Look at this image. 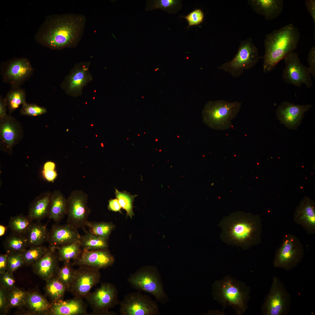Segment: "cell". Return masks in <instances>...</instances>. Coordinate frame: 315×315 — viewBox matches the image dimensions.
<instances>
[{
	"label": "cell",
	"mask_w": 315,
	"mask_h": 315,
	"mask_svg": "<svg viewBox=\"0 0 315 315\" xmlns=\"http://www.w3.org/2000/svg\"><path fill=\"white\" fill-rule=\"evenodd\" d=\"M66 199L61 192L55 190L51 197L48 216L57 223L66 215Z\"/></svg>",
	"instance_id": "cell-26"
},
{
	"label": "cell",
	"mask_w": 315,
	"mask_h": 315,
	"mask_svg": "<svg viewBox=\"0 0 315 315\" xmlns=\"http://www.w3.org/2000/svg\"><path fill=\"white\" fill-rule=\"evenodd\" d=\"M86 226L88 228L89 232L107 240L114 227L111 223L89 221Z\"/></svg>",
	"instance_id": "cell-35"
},
{
	"label": "cell",
	"mask_w": 315,
	"mask_h": 315,
	"mask_svg": "<svg viewBox=\"0 0 315 315\" xmlns=\"http://www.w3.org/2000/svg\"><path fill=\"white\" fill-rule=\"evenodd\" d=\"M81 237L80 242L82 248L89 250L106 249L107 239L97 236L86 230Z\"/></svg>",
	"instance_id": "cell-31"
},
{
	"label": "cell",
	"mask_w": 315,
	"mask_h": 315,
	"mask_svg": "<svg viewBox=\"0 0 315 315\" xmlns=\"http://www.w3.org/2000/svg\"><path fill=\"white\" fill-rule=\"evenodd\" d=\"M33 221L28 215L20 214L10 218L8 226L11 232L24 235Z\"/></svg>",
	"instance_id": "cell-33"
},
{
	"label": "cell",
	"mask_w": 315,
	"mask_h": 315,
	"mask_svg": "<svg viewBox=\"0 0 315 315\" xmlns=\"http://www.w3.org/2000/svg\"><path fill=\"white\" fill-rule=\"evenodd\" d=\"M181 1L177 0H149L147 1L146 11L160 9L169 13H174L181 8Z\"/></svg>",
	"instance_id": "cell-32"
},
{
	"label": "cell",
	"mask_w": 315,
	"mask_h": 315,
	"mask_svg": "<svg viewBox=\"0 0 315 315\" xmlns=\"http://www.w3.org/2000/svg\"><path fill=\"white\" fill-rule=\"evenodd\" d=\"M34 69L27 58L13 59L1 64L0 73L3 82L11 87H20L32 76Z\"/></svg>",
	"instance_id": "cell-12"
},
{
	"label": "cell",
	"mask_w": 315,
	"mask_h": 315,
	"mask_svg": "<svg viewBox=\"0 0 315 315\" xmlns=\"http://www.w3.org/2000/svg\"><path fill=\"white\" fill-rule=\"evenodd\" d=\"M119 304L121 315H156L159 314L157 303L148 296L139 292L127 294Z\"/></svg>",
	"instance_id": "cell-13"
},
{
	"label": "cell",
	"mask_w": 315,
	"mask_h": 315,
	"mask_svg": "<svg viewBox=\"0 0 315 315\" xmlns=\"http://www.w3.org/2000/svg\"><path fill=\"white\" fill-rule=\"evenodd\" d=\"M204 14L202 11L198 9H195L185 17L188 22V27L197 25L202 22L204 19Z\"/></svg>",
	"instance_id": "cell-43"
},
{
	"label": "cell",
	"mask_w": 315,
	"mask_h": 315,
	"mask_svg": "<svg viewBox=\"0 0 315 315\" xmlns=\"http://www.w3.org/2000/svg\"><path fill=\"white\" fill-rule=\"evenodd\" d=\"M285 66L282 76L286 83L300 87L305 84L307 88L312 87L313 82L308 67L300 61L298 53L293 52L284 58Z\"/></svg>",
	"instance_id": "cell-15"
},
{
	"label": "cell",
	"mask_w": 315,
	"mask_h": 315,
	"mask_svg": "<svg viewBox=\"0 0 315 315\" xmlns=\"http://www.w3.org/2000/svg\"><path fill=\"white\" fill-rule=\"evenodd\" d=\"M304 252L303 245L298 237L291 234H286L276 251L273 265L275 268L291 270L301 262Z\"/></svg>",
	"instance_id": "cell-7"
},
{
	"label": "cell",
	"mask_w": 315,
	"mask_h": 315,
	"mask_svg": "<svg viewBox=\"0 0 315 315\" xmlns=\"http://www.w3.org/2000/svg\"><path fill=\"white\" fill-rule=\"evenodd\" d=\"M74 265L70 261L64 262L58 271L57 277L66 286L67 290L74 276L76 270Z\"/></svg>",
	"instance_id": "cell-38"
},
{
	"label": "cell",
	"mask_w": 315,
	"mask_h": 315,
	"mask_svg": "<svg viewBox=\"0 0 315 315\" xmlns=\"http://www.w3.org/2000/svg\"><path fill=\"white\" fill-rule=\"evenodd\" d=\"M86 18L82 14L68 13L47 17L35 36L36 41L52 49L73 48L83 34Z\"/></svg>",
	"instance_id": "cell-1"
},
{
	"label": "cell",
	"mask_w": 315,
	"mask_h": 315,
	"mask_svg": "<svg viewBox=\"0 0 315 315\" xmlns=\"http://www.w3.org/2000/svg\"><path fill=\"white\" fill-rule=\"evenodd\" d=\"M27 301L29 307L35 312H41L46 311L50 307L45 298L36 293L29 295L27 297Z\"/></svg>",
	"instance_id": "cell-37"
},
{
	"label": "cell",
	"mask_w": 315,
	"mask_h": 315,
	"mask_svg": "<svg viewBox=\"0 0 315 315\" xmlns=\"http://www.w3.org/2000/svg\"><path fill=\"white\" fill-rule=\"evenodd\" d=\"M22 135L20 124L10 115L0 120L1 149L4 152L11 155L13 147L20 140Z\"/></svg>",
	"instance_id": "cell-18"
},
{
	"label": "cell",
	"mask_w": 315,
	"mask_h": 315,
	"mask_svg": "<svg viewBox=\"0 0 315 315\" xmlns=\"http://www.w3.org/2000/svg\"><path fill=\"white\" fill-rule=\"evenodd\" d=\"M47 224H42L40 221L33 222L24 235L28 246L42 245L47 241L49 232L47 228Z\"/></svg>",
	"instance_id": "cell-27"
},
{
	"label": "cell",
	"mask_w": 315,
	"mask_h": 315,
	"mask_svg": "<svg viewBox=\"0 0 315 315\" xmlns=\"http://www.w3.org/2000/svg\"><path fill=\"white\" fill-rule=\"evenodd\" d=\"M1 279V282L3 286L7 288L13 287L15 281L11 272H6L3 274Z\"/></svg>",
	"instance_id": "cell-46"
},
{
	"label": "cell",
	"mask_w": 315,
	"mask_h": 315,
	"mask_svg": "<svg viewBox=\"0 0 315 315\" xmlns=\"http://www.w3.org/2000/svg\"><path fill=\"white\" fill-rule=\"evenodd\" d=\"M10 115L26 103L25 91L20 87H11L4 98Z\"/></svg>",
	"instance_id": "cell-29"
},
{
	"label": "cell",
	"mask_w": 315,
	"mask_h": 315,
	"mask_svg": "<svg viewBox=\"0 0 315 315\" xmlns=\"http://www.w3.org/2000/svg\"><path fill=\"white\" fill-rule=\"evenodd\" d=\"M87 305L83 299L77 297L63 300L61 299L52 303L50 308L54 315H79L87 314Z\"/></svg>",
	"instance_id": "cell-22"
},
{
	"label": "cell",
	"mask_w": 315,
	"mask_h": 315,
	"mask_svg": "<svg viewBox=\"0 0 315 315\" xmlns=\"http://www.w3.org/2000/svg\"><path fill=\"white\" fill-rule=\"evenodd\" d=\"M88 196L80 190L72 191L66 199V215L67 223L85 231L88 222V217L91 210L87 204Z\"/></svg>",
	"instance_id": "cell-11"
},
{
	"label": "cell",
	"mask_w": 315,
	"mask_h": 315,
	"mask_svg": "<svg viewBox=\"0 0 315 315\" xmlns=\"http://www.w3.org/2000/svg\"><path fill=\"white\" fill-rule=\"evenodd\" d=\"M55 248L58 251L59 259L64 262L77 259L80 256L83 250L80 240Z\"/></svg>",
	"instance_id": "cell-28"
},
{
	"label": "cell",
	"mask_w": 315,
	"mask_h": 315,
	"mask_svg": "<svg viewBox=\"0 0 315 315\" xmlns=\"http://www.w3.org/2000/svg\"><path fill=\"white\" fill-rule=\"evenodd\" d=\"M90 65V62H82L74 65L61 84L67 94L73 97L81 95L83 88L92 79Z\"/></svg>",
	"instance_id": "cell-14"
},
{
	"label": "cell",
	"mask_w": 315,
	"mask_h": 315,
	"mask_svg": "<svg viewBox=\"0 0 315 315\" xmlns=\"http://www.w3.org/2000/svg\"><path fill=\"white\" fill-rule=\"evenodd\" d=\"M55 163L51 161L46 162L44 164L42 171L43 178L49 182H53L57 176L55 170Z\"/></svg>",
	"instance_id": "cell-42"
},
{
	"label": "cell",
	"mask_w": 315,
	"mask_h": 315,
	"mask_svg": "<svg viewBox=\"0 0 315 315\" xmlns=\"http://www.w3.org/2000/svg\"><path fill=\"white\" fill-rule=\"evenodd\" d=\"M81 237L77 229L68 224H55L48 232L47 241L50 245L56 247L80 240Z\"/></svg>",
	"instance_id": "cell-21"
},
{
	"label": "cell",
	"mask_w": 315,
	"mask_h": 315,
	"mask_svg": "<svg viewBox=\"0 0 315 315\" xmlns=\"http://www.w3.org/2000/svg\"><path fill=\"white\" fill-rule=\"evenodd\" d=\"M212 287L213 298L222 305L223 310L226 306H231L236 315H241L248 309L251 290L244 282L228 275L215 281Z\"/></svg>",
	"instance_id": "cell-4"
},
{
	"label": "cell",
	"mask_w": 315,
	"mask_h": 315,
	"mask_svg": "<svg viewBox=\"0 0 315 315\" xmlns=\"http://www.w3.org/2000/svg\"><path fill=\"white\" fill-rule=\"evenodd\" d=\"M121 208L118 200L117 198L111 199L108 201V208L109 210L115 212H119L122 213Z\"/></svg>",
	"instance_id": "cell-47"
},
{
	"label": "cell",
	"mask_w": 315,
	"mask_h": 315,
	"mask_svg": "<svg viewBox=\"0 0 315 315\" xmlns=\"http://www.w3.org/2000/svg\"><path fill=\"white\" fill-rule=\"evenodd\" d=\"M7 227L2 225H0V236L2 237L5 234Z\"/></svg>",
	"instance_id": "cell-52"
},
{
	"label": "cell",
	"mask_w": 315,
	"mask_h": 315,
	"mask_svg": "<svg viewBox=\"0 0 315 315\" xmlns=\"http://www.w3.org/2000/svg\"><path fill=\"white\" fill-rule=\"evenodd\" d=\"M294 220L301 225L308 234L315 233V203L308 197L300 202L295 212Z\"/></svg>",
	"instance_id": "cell-20"
},
{
	"label": "cell",
	"mask_w": 315,
	"mask_h": 315,
	"mask_svg": "<svg viewBox=\"0 0 315 315\" xmlns=\"http://www.w3.org/2000/svg\"><path fill=\"white\" fill-rule=\"evenodd\" d=\"M101 274L99 270L83 267H79L75 271L73 279L68 290L74 297L85 298L91 289L100 282Z\"/></svg>",
	"instance_id": "cell-16"
},
{
	"label": "cell",
	"mask_w": 315,
	"mask_h": 315,
	"mask_svg": "<svg viewBox=\"0 0 315 315\" xmlns=\"http://www.w3.org/2000/svg\"><path fill=\"white\" fill-rule=\"evenodd\" d=\"M8 256L7 253L0 254V272L2 274L5 273L6 269L7 268Z\"/></svg>",
	"instance_id": "cell-50"
},
{
	"label": "cell",
	"mask_w": 315,
	"mask_h": 315,
	"mask_svg": "<svg viewBox=\"0 0 315 315\" xmlns=\"http://www.w3.org/2000/svg\"><path fill=\"white\" fill-rule=\"evenodd\" d=\"M116 198L118 200L122 208L125 210L127 216L131 218L134 215L133 202L134 198L137 195H132L126 191L120 192L115 189Z\"/></svg>",
	"instance_id": "cell-36"
},
{
	"label": "cell",
	"mask_w": 315,
	"mask_h": 315,
	"mask_svg": "<svg viewBox=\"0 0 315 315\" xmlns=\"http://www.w3.org/2000/svg\"><path fill=\"white\" fill-rule=\"evenodd\" d=\"M46 108L35 104H29L27 102L22 105L20 110V114L22 115L29 116H38L46 113Z\"/></svg>",
	"instance_id": "cell-40"
},
{
	"label": "cell",
	"mask_w": 315,
	"mask_h": 315,
	"mask_svg": "<svg viewBox=\"0 0 315 315\" xmlns=\"http://www.w3.org/2000/svg\"><path fill=\"white\" fill-rule=\"evenodd\" d=\"M134 289L153 295L159 302L163 303L166 296L158 270L151 266L142 267L130 274L127 279Z\"/></svg>",
	"instance_id": "cell-6"
},
{
	"label": "cell",
	"mask_w": 315,
	"mask_h": 315,
	"mask_svg": "<svg viewBox=\"0 0 315 315\" xmlns=\"http://www.w3.org/2000/svg\"><path fill=\"white\" fill-rule=\"evenodd\" d=\"M259 58L258 49L253 40L250 38H247L241 41L233 59L223 63L219 69L230 73L234 77H237L245 70L255 66Z\"/></svg>",
	"instance_id": "cell-8"
},
{
	"label": "cell",
	"mask_w": 315,
	"mask_h": 315,
	"mask_svg": "<svg viewBox=\"0 0 315 315\" xmlns=\"http://www.w3.org/2000/svg\"><path fill=\"white\" fill-rule=\"evenodd\" d=\"M5 297L4 292L1 290L0 291V309L5 306L6 303Z\"/></svg>",
	"instance_id": "cell-51"
},
{
	"label": "cell",
	"mask_w": 315,
	"mask_h": 315,
	"mask_svg": "<svg viewBox=\"0 0 315 315\" xmlns=\"http://www.w3.org/2000/svg\"><path fill=\"white\" fill-rule=\"evenodd\" d=\"M290 295L284 284L277 276H274L269 291L262 304L263 315H285L289 312Z\"/></svg>",
	"instance_id": "cell-9"
},
{
	"label": "cell",
	"mask_w": 315,
	"mask_h": 315,
	"mask_svg": "<svg viewBox=\"0 0 315 315\" xmlns=\"http://www.w3.org/2000/svg\"><path fill=\"white\" fill-rule=\"evenodd\" d=\"M25 293L20 290L15 289L13 290L9 295V302L10 306L13 307L20 305L25 297Z\"/></svg>",
	"instance_id": "cell-44"
},
{
	"label": "cell",
	"mask_w": 315,
	"mask_h": 315,
	"mask_svg": "<svg viewBox=\"0 0 315 315\" xmlns=\"http://www.w3.org/2000/svg\"><path fill=\"white\" fill-rule=\"evenodd\" d=\"M248 2L255 12L267 20H273L278 17L284 6L283 0H249Z\"/></svg>",
	"instance_id": "cell-23"
},
{
	"label": "cell",
	"mask_w": 315,
	"mask_h": 315,
	"mask_svg": "<svg viewBox=\"0 0 315 315\" xmlns=\"http://www.w3.org/2000/svg\"><path fill=\"white\" fill-rule=\"evenodd\" d=\"M90 304L94 315H117L109 310L119 303L118 290L110 283H102L93 293H89L85 298Z\"/></svg>",
	"instance_id": "cell-10"
},
{
	"label": "cell",
	"mask_w": 315,
	"mask_h": 315,
	"mask_svg": "<svg viewBox=\"0 0 315 315\" xmlns=\"http://www.w3.org/2000/svg\"><path fill=\"white\" fill-rule=\"evenodd\" d=\"M46 289L53 303L61 299L65 291L67 290V288L57 277H53L48 281Z\"/></svg>",
	"instance_id": "cell-34"
},
{
	"label": "cell",
	"mask_w": 315,
	"mask_h": 315,
	"mask_svg": "<svg viewBox=\"0 0 315 315\" xmlns=\"http://www.w3.org/2000/svg\"><path fill=\"white\" fill-rule=\"evenodd\" d=\"M309 67V71L313 76H315V47L313 46L310 50L307 58Z\"/></svg>",
	"instance_id": "cell-45"
},
{
	"label": "cell",
	"mask_w": 315,
	"mask_h": 315,
	"mask_svg": "<svg viewBox=\"0 0 315 315\" xmlns=\"http://www.w3.org/2000/svg\"><path fill=\"white\" fill-rule=\"evenodd\" d=\"M73 260L74 265L98 270L110 266L114 261L106 249L92 250L83 249L80 256Z\"/></svg>",
	"instance_id": "cell-17"
},
{
	"label": "cell",
	"mask_w": 315,
	"mask_h": 315,
	"mask_svg": "<svg viewBox=\"0 0 315 315\" xmlns=\"http://www.w3.org/2000/svg\"><path fill=\"white\" fill-rule=\"evenodd\" d=\"M306 9L313 20L315 25V0H306L305 1Z\"/></svg>",
	"instance_id": "cell-48"
},
{
	"label": "cell",
	"mask_w": 315,
	"mask_h": 315,
	"mask_svg": "<svg viewBox=\"0 0 315 315\" xmlns=\"http://www.w3.org/2000/svg\"><path fill=\"white\" fill-rule=\"evenodd\" d=\"M300 37L298 28L291 23L267 34L264 40L263 70L268 73L297 47Z\"/></svg>",
	"instance_id": "cell-3"
},
{
	"label": "cell",
	"mask_w": 315,
	"mask_h": 315,
	"mask_svg": "<svg viewBox=\"0 0 315 315\" xmlns=\"http://www.w3.org/2000/svg\"><path fill=\"white\" fill-rule=\"evenodd\" d=\"M3 244L7 253H22L28 246L24 235L12 232L3 241Z\"/></svg>",
	"instance_id": "cell-30"
},
{
	"label": "cell",
	"mask_w": 315,
	"mask_h": 315,
	"mask_svg": "<svg viewBox=\"0 0 315 315\" xmlns=\"http://www.w3.org/2000/svg\"><path fill=\"white\" fill-rule=\"evenodd\" d=\"M311 107L310 105H300L284 101L277 108L276 116L286 127L295 129L300 124L304 113Z\"/></svg>",
	"instance_id": "cell-19"
},
{
	"label": "cell",
	"mask_w": 315,
	"mask_h": 315,
	"mask_svg": "<svg viewBox=\"0 0 315 315\" xmlns=\"http://www.w3.org/2000/svg\"><path fill=\"white\" fill-rule=\"evenodd\" d=\"M55 250L50 245L43 256L33 263L38 274L44 278L49 279L53 277L57 263Z\"/></svg>",
	"instance_id": "cell-24"
},
{
	"label": "cell",
	"mask_w": 315,
	"mask_h": 315,
	"mask_svg": "<svg viewBox=\"0 0 315 315\" xmlns=\"http://www.w3.org/2000/svg\"><path fill=\"white\" fill-rule=\"evenodd\" d=\"M241 106V102L237 101H209L202 111L203 121L212 129L226 130L231 127L232 120L237 115Z\"/></svg>",
	"instance_id": "cell-5"
},
{
	"label": "cell",
	"mask_w": 315,
	"mask_h": 315,
	"mask_svg": "<svg viewBox=\"0 0 315 315\" xmlns=\"http://www.w3.org/2000/svg\"><path fill=\"white\" fill-rule=\"evenodd\" d=\"M47 248L42 245L30 247L22 253L24 263L26 264L34 263L39 259L45 253Z\"/></svg>",
	"instance_id": "cell-39"
},
{
	"label": "cell",
	"mask_w": 315,
	"mask_h": 315,
	"mask_svg": "<svg viewBox=\"0 0 315 315\" xmlns=\"http://www.w3.org/2000/svg\"><path fill=\"white\" fill-rule=\"evenodd\" d=\"M52 194L49 191L43 192L31 202L28 216L33 220L40 221L48 216Z\"/></svg>",
	"instance_id": "cell-25"
},
{
	"label": "cell",
	"mask_w": 315,
	"mask_h": 315,
	"mask_svg": "<svg viewBox=\"0 0 315 315\" xmlns=\"http://www.w3.org/2000/svg\"><path fill=\"white\" fill-rule=\"evenodd\" d=\"M221 239L226 244L246 250L261 242V219L259 215L241 212L225 217L218 224Z\"/></svg>",
	"instance_id": "cell-2"
},
{
	"label": "cell",
	"mask_w": 315,
	"mask_h": 315,
	"mask_svg": "<svg viewBox=\"0 0 315 315\" xmlns=\"http://www.w3.org/2000/svg\"><path fill=\"white\" fill-rule=\"evenodd\" d=\"M8 108L4 98L2 95L0 96V120L6 118L8 115L7 111Z\"/></svg>",
	"instance_id": "cell-49"
},
{
	"label": "cell",
	"mask_w": 315,
	"mask_h": 315,
	"mask_svg": "<svg viewBox=\"0 0 315 315\" xmlns=\"http://www.w3.org/2000/svg\"><path fill=\"white\" fill-rule=\"evenodd\" d=\"M8 254L7 269L9 272L15 271L24 263L22 253L16 252Z\"/></svg>",
	"instance_id": "cell-41"
}]
</instances>
